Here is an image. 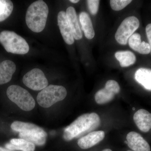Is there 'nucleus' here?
<instances>
[{"label":"nucleus","instance_id":"3","mask_svg":"<svg viewBox=\"0 0 151 151\" xmlns=\"http://www.w3.org/2000/svg\"><path fill=\"white\" fill-rule=\"evenodd\" d=\"M0 43L8 52L17 54H25L29 47L26 41L15 32L4 31L0 33Z\"/></svg>","mask_w":151,"mask_h":151},{"label":"nucleus","instance_id":"17","mask_svg":"<svg viewBox=\"0 0 151 151\" xmlns=\"http://www.w3.org/2000/svg\"><path fill=\"white\" fill-rule=\"evenodd\" d=\"M6 148L12 150L22 151H34L35 145L32 143L22 139H13L10 143L5 145Z\"/></svg>","mask_w":151,"mask_h":151},{"label":"nucleus","instance_id":"24","mask_svg":"<svg viewBox=\"0 0 151 151\" xmlns=\"http://www.w3.org/2000/svg\"><path fill=\"white\" fill-rule=\"evenodd\" d=\"M100 1L99 0H88L87 5L90 13L95 15L98 12Z\"/></svg>","mask_w":151,"mask_h":151},{"label":"nucleus","instance_id":"23","mask_svg":"<svg viewBox=\"0 0 151 151\" xmlns=\"http://www.w3.org/2000/svg\"><path fill=\"white\" fill-rule=\"evenodd\" d=\"M132 2L131 0H111L110 5L113 10L119 11L126 7Z\"/></svg>","mask_w":151,"mask_h":151},{"label":"nucleus","instance_id":"25","mask_svg":"<svg viewBox=\"0 0 151 151\" xmlns=\"http://www.w3.org/2000/svg\"><path fill=\"white\" fill-rule=\"evenodd\" d=\"M146 32L149 41V45L150 46L151 52V23L149 24L146 27Z\"/></svg>","mask_w":151,"mask_h":151},{"label":"nucleus","instance_id":"2","mask_svg":"<svg viewBox=\"0 0 151 151\" xmlns=\"http://www.w3.org/2000/svg\"><path fill=\"white\" fill-rule=\"evenodd\" d=\"M48 6L43 1L34 2L29 7L26 15V22L28 27L35 32H40L46 25L48 17Z\"/></svg>","mask_w":151,"mask_h":151},{"label":"nucleus","instance_id":"4","mask_svg":"<svg viewBox=\"0 0 151 151\" xmlns=\"http://www.w3.org/2000/svg\"><path fill=\"white\" fill-rule=\"evenodd\" d=\"M67 94V91L64 86L50 85L38 93L37 100L39 105L42 107L48 108L55 103L64 100Z\"/></svg>","mask_w":151,"mask_h":151},{"label":"nucleus","instance_id":"27","mask_svg":"<svg viewBox=\"0 0 151 151\" xmlns=\"http://www.w3.org/2000/svg\"><path fill=\"white\" fill-rule=\"evenodd\" d=\"M70 1L73 4H76V3H78L79 1L78 0H70Z\"/></svg>","mask_w":151,"mask_h":151},{"label":"nucleus","instance_id":"15","mask_svg":"<svg viewBox=\"0 0 151 151\" xmlns=\"http://www.w3.org/2000/svg\"><path fill=\"white\" fill-rule=\"evenodd\" d=\"M66 16L73 33V37L76 40H79L82 37V32L78 24L75 9L72 6L66 9Z\"/></svg>","mask_w":151,"mask_h":151},{"label":"nucleus","instance_id":"12","mask_svg":"<svg viewBox=\"0 0 151 151\" xmlns=\"http://www.w3.org/2000/svg\"><path fill=\"white\" fill-rule=\"evenodd\" d=\"M134 121L138 129L143 132L151 129V113L145 109H139L134 113Z\"/></svg>","mask_w":151,"mask_h":151},{"label":"nucleus","instance_id":"11","mask_svg":"<svg viewBox=\"0 0 151 151\" xmlns=\"http://www.w3.org/2000/svg\"><path fill=\"white\" fill-rule=\"evenodd\" d=\"M105 137V133L104 131H93L80 138L77 144L81 149L86 150L92 147L100 142L103 140Z\"/></svg>","mask_w":151,"mask_h":151},{"label":"nucleus","instance_id":"13","mask_svg":"<svg viewBox=\"0 0 151 151\" xmlns=\"http://www.w3.org/2000/svg\"><path fill=\"white\" fill-rule=\"evenodd\" d=\"M129 45L133 50L141 54H148L151 52V48L148 43L142 42L140 35L135 33L129 39Z\"/></svg>","mask_w":151,"mask_h":151},{"label":"nucleus","instance_id":"14","mask_svg":"<svg viewBox=\"0 0 151 151\" xmlns=\"http://www.w3.org/2000/svg\"><path fill=\"white\" fill-rule=\"evenodd\" d=\"M16 70L14 63L6 60L0 63V85L6 84L11 81Z\"/></svg>","mask_w":151,"mask_h":151},{"label":"nucleus","instance_id":"5","mask_svg":"<svg viewBox=\"0 0 151 151\" xmlns=\"http://www.w3.org/2000/svg\"><path fill=\"white\" fill-rule=\"evenodd\" d=\"M6 94L10 100L23 111H31L35 107V101L31 94L21 86L11 85L7 89Z\"/></svg>","mask_w":151,"mask_h":151},{"label":"nucleus","instance_id":"6","mask_svg":"<svg viewBox=\"0 0 151 151\" xmlns=\"http://www.w3.org/2000/svg\"><path fill=\"white\" fill-rule=\"evenodd\" d=\"M139 24V21L136 17L131 16L125 19L119 26L115 34V39L117 42L122 45H126L129 38L138 29Z\"/></svg>","mask_w":151,"mask_h":151},{"label":"nucleus","instance_id":"18","mask_svg":"<svg viewBox=\"0 0 151 151\" xmlns=\"http://www.w3.org/2000/svg\"><path fill=\"white\" fill-rule=\"evenodd\" d=\"M135 80L142 86L146 90L151 91V69L149 68H139L135 72Z\"/></svg>","mask_w":151,"mask_h":151},{"label":"nucleus","instance_id":"10","mask_svg":"<svg viewBox=\"0 0 151 151\" xmlns=\"http://www.w3.org/2000/svg\"><path fill=\"white\" fill-rule=\"evenodd\" d=\"M127 144L129 147L134 151H150L148 143L142 135L135 132L127 134Z\"/></svg>","mask_w":151,"mask_h":151},{"label":"nucleus","instance_id":"29","mask_svg":"<svg viewBox=\"0 0 151 151\" xmlns=\"http://www.w3.org/2000/svg\"><path fill=\"white\" fill-rule=\"evenodd\" d=\"M132 151L129 150V151Z\"/></svg>","mask_w":151,"mask_h":151},{"label":"nucleus","instance_id":"22","mask_svg":"<svg viewBox=\"0 0 151 151\" xmlns=\"http://www.w3.org/2000/svg\"><path fill=\"white\" fill-rule=\"evenodd\" d=\"M12 2L9 0H0V22L8 18L13 10Z\"/></svg>","mask_w":151,"mask_h":151},{"label":"nucleus","instance_id":"7","mask_svg":"<svg viewBox=\"0 0 151 151\" xmlns=\"http://www.w3.org/2000/svg\"><path fill=\"white\" fill-rule=\"evenodd\" d=\"M25 85L32 90H42L48 85V82L43 71L39 68H34L25 74L23 78Z\"/></svg>","mask_w":151,"mask_h":151},{"label":"nucleus","instance_id":"8","mask_svg":"<svg viewBox=\"0 0 151 151\" xmlns=\"http://www.w3.org/2000/svg\"><path fill=\"white\" fill-rule=\"evenodd\" d=\"M121 90L120 85L117 81L109 80L106 82L105 87L97 91L95 94V102L99 105H104L111 102L115 95Z\"/></svg>","mask_w":151,"mask_h":151},{"label":"nucleus","instance_id":"16","mask_svg":"<svg viewBox=\"0 0 151 151\" xmlns=\"http://www.w3.org/2000/svg\"><path fill=\"white\" fill-rule=\"evenodd\" d=\"M12 129L19 133L46 134L43 129L31 123L15 121L11 126Z\"/></svg>","mask_w":151,"mask_h":151},{"label":"nucleus","instance_id":"26","mask_svg":"<svg viewBox=\"0 0 151 151\" xmlns=\"http://www.w3.org/2000/svg\"><path fill=\"white\" fill-rule=\"evenodd\" d=\"M0 151H15L12 150H9V149L4 148L0 147Z\"/></svg>","mask_w":151,"mask_h":151},{"label":"nucleus","instance_id":"1","mask_svg":"<svg viewBox=\"0 0 151 151\" xmlns=\"http://www.w3.org/2000/svg\"><path fill=\"white\" fill-rule=\"evenodd\" d=\"M100 124L101 119L97 113L83 114L65 128L63 132V139L67 142L72 140L86 133L93 132L99 127Z\"/></svg>","mask_w":151,"mask_h":151},{"label":"nucleus","instance_id":"19","mask_svg":"<svg viewBox=\"0 0 151 151\" xmlns=\"http://www.w3.org/2000/svg\"><path fill=\"white\" fill-rule=\"evenodd\" d=\"M79 21L81 23L84 35L88 39H92L94 37L95 32L92 21L89 14L86 12H82L79 14Z\"/></svg>","mask_w":151,"mask_h":151},{"label":"nucleus","instance_id":"20","mask_svg":"<svg viewBox=\"0 0 151 151\" xmlns=\"http://www.w3.org/2000/svg\"><path fill=\"white\" fill-rule=\"evenodd\" d=\"M19 137L20 139H23L35 145L38 146H43L46 142L47 134L41 133H19Z\"/></svg>","mask_w":151,"mask_h":151},{"label":"nucleus","instance_id":"9","mask_svg":"<svg viewBox=\"0 0 151 151\" xmlns=\"http://www.w3.org/2000/svg\"><path fill=\"white\" fill-rule=\"evenodd\" d=\"M58 23L62 37L65 43L72 45L74 43V37L70 27L66 14L64 11H60L58 15Z\"/></svg>","mask_w":151,"mask_h":151},{"label":"nucleus","instance_id":"28","mask_svg":"<svg viewBox=\"0 0 151 151\" xmlns=\"http://www.w3.org/2000/svg\"><path fill=\"white\" fill-rule=\"evenodd\" d=\"M102 151H113L112 150H111L110 149H105L103 150Z\"/></svg>","mask_w":151,"mask_h":151},{"label":"nucleus","instance_id":"21","mask_svg":"<svg viewBox=\"0 0 151 151\" xmlns=\"http://www.w3.org/2000/svg\"><path fill=\"white\" fill-rule=\"evenodd\" d=\"M115 56L122 67H129L134 64L136 61L135 54L130 51H120L116 52Z\"/></svg>","mask_w":151,"mask_h":151}]
</instances>
